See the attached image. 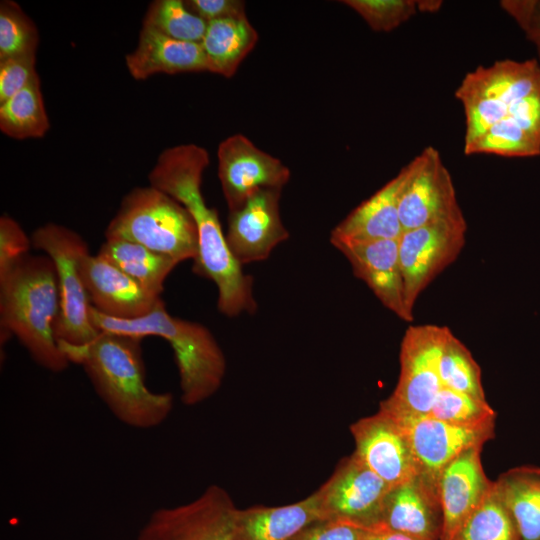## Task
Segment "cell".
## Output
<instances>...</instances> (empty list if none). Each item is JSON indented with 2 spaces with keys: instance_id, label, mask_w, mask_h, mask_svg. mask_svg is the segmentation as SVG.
<instances>
[{
  "instance_id": "obj_1",
  "label": "cell",
  "mask_w": 540,
  "mask_h": 540,
  "mask_svg": "<svg viewBox=\"0 0 540 540\" xmlns=\"http://www.w3.org/2000/svg\"><path fill=\"white\" fill-rule=\"evenodd\" d=\"M209 165L207 150L196 144L167 148L158 156L148 174L150 185L182 204L198 230L199 251L193 272L211 280L217 287L218 310L227 317L254 314L252 276L246 275L231 255L214 208L206 205L201 192L203 172Z\"/></svg>"
},
{
  "instance_id": "obj_2",
  "label": "cell",
  "mask_w": 540,
  "mask_h": 540,
  "mask_svg": "<svg viewBox=\"0 0 540 540\" xmlns=\"http://www.w3.org/2000/svg\"><path fill=\"white\" fill-rule=\"evenodd\" d=\"M141 340L100 332L85 345L58 343L70 363L83 367L97 395L120 422L150 429L167 419L174 398L171 393L153 392L146 386Z\"/></svg>"
},
{
  "instance_id": "obj_3",
  "label": "cell",
  "mask_w": 540,
  "mask_h": 540,
  "mask_svg": "<svg viewBox=\"0 0 540 540\" xmlns=\"http://www.w3.org/2000/svg\"><path fill=\"white\" fill-rule=\"evenodd\" d=\"M60 296L54 263L48 256H25L0 277L1 344L11 336L42 368L59 373L69 366L56 325Z\"/></svg>"
},
{
  "instance_id": "obj_4",
  "label": "cell",
  "mask_w": 540,
  "mask_h": 540,
  "mask_svg": "<svg viewBox=\"0 0 540 540\" xmlns=\"http://www.w3.org/2000/svg\"><path fill=\"white\" fill-rule=\"evenodd\" d=\"M89 316L100 332L141 339L146 336L165 339L174 354L181 400L185 405L199 404L220 388L226 372V359L213 334L200 323L170 315L164 302L149 314L132 320L108 317L92 306Z\"/></svg>"
},
{
  "instance_id": "obj_5",
  "label": "cell",
  "mask_w": 540,
  "mask_h": 540,
  "mask_svg": "<svg viewBox=\"0 0 540 540\" xmlns=\"http://www.w3.org/2000/svg\"><path fill=\"white\" fill-rule=\"evenodd\" d=\"M106 239L140 244L178 263L196 259L197 226L187 209L149 185L127 193L105 231Z\"/></svg>"
},
{
  "instance_id": "obj_6",
  "label": "cell",
  "mask_w": 540,
  "mask_h": 540,
  "mask_svg": "<svg viewBox=\"0 0 540 540\" xmlns=\"http://www.w3.org/2000/svg\"><path fill=\"white\" fill-rule=\"evenodd\" d=\"M540 91V63L497 60L468 72L455 90L465 116L464 146L504 119L526 97Z\"/></svg>"
},
{
  "instance_id": "obj_7",
  "label": "cell",
  "mask_w": 540,
  "mask_h": 540,
  "mask_svg": "<svg viewBox=\"0 0 540 540\" xmlns=\"http://www.w3.org/2000/svg\"><path fill=\"white\" fill-rule=\"evenodd\" d=\"M31 242L52 260L56 269L60 296L58 342L74 346L90 343L100 331L89 316L91 303L81 273L82 261L90 254L86 241L70 228L47 223L34 230Z\"/></svg>"
},
{
  "instance_id": "obj_8",
  "label": "cell",
  "mask_w": 540,
  "mask_h": 540,
  "mask_svg": "<svg viewBox=\"0 0 540 540\" xmlns=\"http://www.w3.org/2000/svg\"><path fill=\"white\" fill-rule=\"evenodd\" d=\"M451 330L434 324L409 326L400 345V373L393 393L380 408L410 415H428L442 388L439 364Z\"/></svg>"
},
{
  "instance_id": "obj_9",
  "label": "cell",
  "mask_w": 540,
  "mask_h": 540,
  "mask_svg": "<svg viewBox=\"0 0 540 540\" xmlns=\"http://www.w3.org/2000/svg\"><path fill=\"white\" fill-rule=\"evenodd\" d=\"M466 231L463 215L404 231L398 239L405 306L411 316L419 295L457 259Z\"/></svg>"
},
{
  "instance_id": "obj_10",
  "label": "cell",
  "mask_w": 540,
  "mask_h": 540,
  "mask_svg": "<svg viewBox=\"0 0 540 540\" xmlns=\"http://www.w3.org/2000/svg\"><path fill=\"white\" fill-rule=\"evenodd\" d=\"M237 507L229 493L210 485L193 501L155 510L138 540H232Z\"/></svg>"
},
{
  "instance_id": "obj_11",
  "label": "cell",
  "mask_w": 540,
  "mask_h": 540,
  "mask_svg": "<svg viewBox=\"0 0 540 540\" xmlns=\"http://www.w3.org/2000/svg\"><path fill=\"white\" fill-rule=\"evenodd\" d=\"M407 167L408 175L399 197L403 232L463 216L452 177L437 149L424 148Z\"/></svg>"
},
{
  "instance_id": "obj_12",
  "label": "cell",
  "mask_w": 540,
  "mask_h": 540,
  "mask_svg": "<svg viewBox=\"0 0 540 540\" xmlns=\"http://www.w3.org/2000/svg\"><path fill=\"white\" fill-rule=\"evenodd\" d=\"M391 487L353 452L340 461L331 477L317 490L324 520L342 519L375 528Z\"/></svg>"
},
{
  "instance_id": "obj_13",
  "label": "cell",
  "mask_w": 540,
  "mask_h": 540,
  "mask_svg": "<svg viewBox=\"0 0 540 540\" xmlns=\"http://www.w3.org/2000/svg\"><path fill=\"white\" fill-rule=\"evenodd\" d=\"M218 177L230 211L240 208L260 188L282 189L289 181V168L278 158L259 149L242 134L224 139L217 150Z\"/></svg>"
},
{
  "instance_id": "obj_14",
  "label": "cell",
  "mask_w": 540,
  "mask_h": 540,
  "mask_svg": "<svg viewBox=\"0 0 540 540\" xmlns=\"http://www.w3.org/2000/svg\"><path fill=\"white\" fill-rule=\"evenodd\" d=\"M380 409L391 414L404 428L420 472L436 478H439L444 467L461 453L473 447H483L495 437V421L464 426L428 415H410Z\"/></svg>"
},
{
  "instance_id": "obj_15",
  "label": "cell",
  "mask_w": 540,
  "mask_h": 540,
  "mask_svg": "<svg viewBox=\"0 0 540 540\" xmlns=\"http://www.w3.org/2000/svg\"><path fill=\"white\" fill-rule=\"evenodd\" d=\"M281 190L260 188L240 208L229 212L225 239L240 265L267 259L277 245L289 238L280 216Z\"/></svg>"
},
{
  "instance_id": "obj_16",
  "label": "cell",
  "mask_w": 540,
  "mask_h": 540,
  "mask_svg": "<svg viewBox=\"0 0 540 540\" xmlns=\"http://www.w3.org/2000/svg\"><path fill=\"white\" fill-rule=\"evenodd\" d=\"M354 453L390 486L410 479L420 472L407 434L388 412L379 408L350 426Z\"/></svg>"
},
{
  "instance_id": "obj_17",
  "label": "cell",
  "mask_w": 540,
  "mask_h": 540,
  "mask_svg": "<svg viewBox=\"0 0 540 540\" xmlns=\"http://www.w3.org/2000/svg\"><path fill=\"white\" fill-rule=\"evenodd\" d=\"M377 527L416 540H441L443 511L438 478L418 472L392 486L384 499Z\"/></svg>"
},
{
  "instance_id": "obj_18",
  "label": "cell",
  "mask_w": 540,
  "mask_h": 540,
  "mask_svg": "<svg viewBox=\"0 0 540 540\" xmlns=\"http://www.w3.org/2000/svg\"><path fill=\"white\" fill-rule=\"evenodd\" d=\"M330 242L347 258L354 275L366 283L388 310L404 321H413L405 306L398 239Z\"/></svg>"
},
{
  "instance_id": "obj_19",
  "label": "cell",
  "mask_w": 540,
  "mask_h": 540,
  "mask_svg": "<svg viewBox=\"0 0 540 540\" xmlns=\"http://www.w3.org/2000/svg\"><path fill=\"white\" fill-rule=\"evenodd\" d=\"M81 273L91 306L108 317H143L163 302L100 255H87Z\"/></svg>"
},
{
  "instance_id": "obj_20",
  "label": "cell",
  "mask_w": 540,
  "mask_h": 540,
  "mask_svg": "<svg viewBox=\"0 0 540 540\" xmlns=\"http://www.w3.org/2000/svg\"><path fill=\"white\" fill-rule=\"evenodd\" d=\"M483 447L470 448L444 467L438 478L443 511L441 540H453L458 530L479 505L494 481L486 476L482 461Z\"/></svg>"
},
{
  "instance_id": "obj_21",
  "label": "cell",
  "mask_w": 540,
  "mask_h": 540,
  "mask_svg": "<svg viewBox=\"0 0 540 540\" xmlns=\"http://www.w3.org/2000/svg\"><path fill=\"white\" fill-rule=\"evenodd\" d=\"M324 521L318 492L293 504L237 508L232 540H292L308 526Z\"/></svg>"
},
{
  "instance_id": "obj_22",
  "label": "cell",
  "mask_w": 540,
  "mask_h": 540,
  "mask_svg": "<svg viewBox=\"0 0 540 540\" xmlns=\"http://www.w3.org/2000/svg\"><path fill=\"white\" fill-rule=\"evenodd\" d=\"M408 175L400 172L351 211L332 231L330 239L371 241L399 239L403 233L399 218V197Z\"/></svg>"
},
{
  "instance_id": "obj_23",
  "label": "cell",
  "mask_w": 540,
  "mask_h": 540,
  "mask_svg": "<svg viewBox=\"0 0 540 540\" xmlns=\"http://www.w3.org/2000/svg\"><path fill=\"white\" fill-rule=\"evenodd\" d=\"M463 150L465 155H540V91L520 101L504 119L463 147Z\"/></svg>"
},
{
  "instance_id": "obj_24",
  "label": "cell",
  "mask_w": 540,
  "mask_h": 540,
  "mask_svg": "<svg viewBox=\"0 0 540 540\" xmlns=\"http://www.w3.org/2000/svg\"><path fill=\"white\" fill-rule=\"evenodd\" d=\"M130 75L144 80L154 74L207 71L200 43L176 40L142 27L136 48L125 56Z\"/></svg>"
},
{
  "instance_id": "obj_25",
  "label": "cell",
  "mask_w": 540,
  "mask_h": 540,
  "mask_svg": "<svg viewBox=\"0 0 540 540\" xmlns=\"http://www.w3.org/2000/svg\"><path fill=\"white\" fill-rule=\"evenodd\" d=\"M257 41L258 33L246 16L207 22L200 42L207 71L226 78L232 77Z\"/></svg>"
},
{
  "instance_id": "obj_26",
  "label": "cell",
  "mask_w": 540,
  "mask_h": 540,
  "mask_svg": "<svg viewBox=\"0 0 540 540\" xmlns=\"http://www.w3.org/2000/svg\"><path fill=\"white\" fill-rule=\"evenodd\" d=\"M520 540H540V467L522 465L495 481Z\"/></svg>"
},
{
  "instance_id": "obj_27",
  "label": "cell",
  "mask_w": 540,
  "mask_h": 540,
  "mask_svg": "<svg viewBox=\"0 0 540 540\" xmlns=\"http://www.w3.org/2000/svg\"><path fill=\"white\" fill-rule=\"evenodd\" d=\"M97 254L157 297L164 290L167 276L179 264L166 255L120 239H106Z\"/></svg>"
},
{
  "instance_id": "obj_28",
  "label": "cell",
  "mask_w": 540,
  "mask_h": 540,
  "mask_svg": "<svg viewBox=\"0 0 540 540\" xmlns=\"http://www.w3.org/2000/svg\"><path fill=\"white\" fill-rule=\"evenodd\" d=\"M49 126L39 76L0 104V129L11 138H41Z\"/></svg>"
},
{
  "instance_id": "obj_29",
  "label": "cell",
  "mask_w": 540,
  "mask_h": 540,
  "mask_svg": "<svg viewBox=\"0 0 540 540\" xmlns=\"http://www.w3.org/2000/svg\"><path fill=\"white\" fill-rule=\"evenodd\" d=\"M453 540H520L495 481Z\"/></svg>"
},
{
  "instance_id": "obj_30",
  "label": "cell",
  "mask_w": 540,
  "mask_h": 540,
  "mask_svg": "<svg viewBox=\"0 0 540 540\" xmlns=\"http://www.w3.org/2000/svg\"><path fill=\"white\" fill-rule=\"evenodd\" d=\"M142 27L176 40L200 43L207 22L194 14L184 1L156 0L149 5Z\"/></svg>"
},
{
  "instance_id": "obj_31",
  "label": "cell",
  "mask_w": 540,
  "mask_h": 540,
  "mask_svg": "<svg viewBox=\"0 0 540 540\" xmlns=\"http://www.w3.org/2000/svg\"><path fill=\"white\" fill-rule=\"evenodd\" d=\"M439 375L443 387L486 400L481 368L465 344L452 332L442 350Z\"/></svg>"
},
{
  "instance_id": "obj_32",
  "label": "cell",
  "mask_w": 540,
  "mask_h": 540,
  "mask_svg": "<svg viewBox=\"0 0 540 540\" xmlns=\"http://www.w3.org/2000/svg\"><path fill=\"white\" fill-rule=\"evenodd\" d=\"M39 34L34 22L14 1L0 3V59L37 52Z\"/></svg>"
},
{
  "instance_id": "obj_33",
  "label": "cell",
  "mask_w": 540,
  "mask_h": 540,
  "mask_svg": "<svg viewBox=\"0 0 540 540\" xmlns=\"http://www.w3.org/2000/svg\"><path fill=\"white\" fill-rule=\"evenodd\" d=\"M428 416L464 426L479 425L496 420V412L487 400L478 399L443 386Z\"/></svg>"
},
{
  "instance_id": "obj_34",
  "label": "cell",
  "mask_w": 540,
  "mask_h": 540,
  "mask_svg": "<svg viewBox=\"0 0 540 540\" xmlns=\"http://www.w3.org/2000/svg\"><path fill=\"white\" fill-rule=\"evenodd\" d=\"M376 32H390L418 12L417 0H343Z\"/></svg>"
},
{
  "instance_id": "obj_35",
  "label": "cell",
  "mask_w": 540,
  "mask_h": 540,
  "mask_svg": "<svg viewBox=\"0 0 540 540\" xmlns=\"http://www.w3.org/2000/svg\"><path fill=\"white\" fill-rule=\"evenodd\" d=\"M35 65L36 53L0 59V104L38 76Z\"/></svg>"
},
{
  "instance_id": "obj_36",
  "label": "cell",
  "mask_w": 540,
  "mask_h": 540,
  "mask_svg": "<svg viewBox=\"0 0 540 540\" xmlns=\"http://www.w3.org/2000/svg\"><path fill=\"white\" fill-rule=\"evenodd\" d=\"M32 245L22 227L10 216L0 218V277L29 254Z\"/></svg>"
},
{
  "instance_id": "obj_37",
  "label": "cell",
  "mask_w": 540,
  "mask_h": 540,
  "mask_svg": "<svg viewBox=\"0 0 540 540\" xmlns=\"http://www.w3.org/2000/svg\"><path fill=\"white\" fill-rule=\"evenodd\" d=\"M500 7L534 45L540 63V0H502Z\"/></svg>"
},
{
  "instance_id": "obj_38",
  "label": "cell",
  "mask_w": 540,
  "mask_h": 540,
  "mask_svg": "<svg viewBox=\"0 0 540 540\" xmlns=\"http://www.w3.org/2000/svg\"><path fill=\"white\" fill-rule=\"evenodd\" d=\"M370 529L347 520L329 519L308 526L292 540H363Z\"/></svg>"
},
{
  "instance_id": "obj_39",
  "label": "cell",
  "mask_w": 540,
  "mask_h": 540,
  "mask_svg": "<svg viewBox=\"0 0 540 540\" xmlns=\"http://www.w3.org/2000/svg\"><path fill=\"white\" fill-rule=\"evenodd\" d=\"M186 6L206 22L227 18L246 16L245 3L240 0H189Z\"/></svg>"
},
{
  "instance_id": "obj_40",
  "label": "cell",
  "mask_w": 540,
  "mask_h": 540,
  "mask_svg": "<svg viewBox=\"0 0 540 540\" xmlns=\"http://www.w3.org/2000/svg\"><path fill=\"white\" fill-rule=\"evenodd\" d=\"M363 540H416L404 534L394 532L382 527H375L369 530Z\"/></svg>"
},
{
  "instance_id": "obj_41",
  "label": "cell",
  "mask_w": 540,
  "mask_h": 540,
  "mask_svg": "<svg viewBox=\"0 0 540 540\" xmlns=\"http://www.w3.org/2000/svg\"><path fill=\"white\" fill-rule=\"evenodd\" d=\"M443 2L440 0H417L418 12L434 13L438 12Z\"/></svg>"
}]
</instances>
